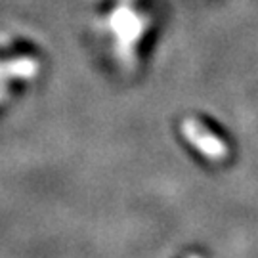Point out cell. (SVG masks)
Wrapping results in <instances>:
<instances>
[{
	"instance_id": "2",
	"label": "cell",
	"mask_w": 258,
	"mask_h": 258,
	"mask_svg": "<svg viewBox=\"0 0 258 258\" xmlns=\"http://www.w3.org/2000/svg\"><path fill=\"white\" fill-rule=\"evenodd\" d=\"M44 54L35 40L21 35H0V105L38 83Z\"/></svg>"
},
{
	"instance_id": "3",
	"label": "cell",
	"mask_w": 258,
	"mask_h": 258,
	"mask_svg": "<svg viewBox=\"0 0 258 258\" xmlns=\"http://www.w3.org/2000/svg\"><path fill=\"white\" fill-rule=\"evenodd\" d=\"M184 136L194 148H197L205 157H209L212 161H222L224 157L228 155L226 142H222L212 130H209L203 122H199L197 119L185 120Z\"/></svg>"
},
{
	"instance_id": "1",
	"label": "cell",
	"mask_w": 258,
	"mask_h": 258,
	"mask_svg": "<svg viewBox=\"0 0 258 258\" xmlns=\"http://www.w3.org/2000/svg\"><path fill=\"white\" fill-rule=\"evenodd\" d=\"M94 27L111 48L120 71L134 73L151 54L161 27V6L157 0H105Z\"/></svg>"
}]
</instances>
